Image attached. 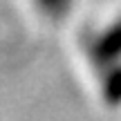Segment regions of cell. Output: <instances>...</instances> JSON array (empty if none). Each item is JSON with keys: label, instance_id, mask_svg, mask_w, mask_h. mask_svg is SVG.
I'll list each match as a JSON object with an SVG mask.
<instances>
[{"label": "cell", "instance_id": "obj_1", "mask_svg": "<svg viewBox=\"0 0 121 121\" xmlns=\"http://www.w3.org/2000/svg\"><path fill=\"white\" fill-rule=\"evenodd\" d=\"M85 60L92 74L121 65V16L101 25L85 43Z\"/></svg>", "mask_w": 121, "mask_h": 121}, {"label": "cell", "instance_id": "obj_2", "mask_svg": "<svg viewBox=\"0 0 121 121\" xmlns=\"http://www.w3.org/2000/svg\"><path fill=\"white\" fill-rule=\"evenodd\" d=\"M78 0H29V7L47 25H63L76 11Z\"/></svg>", "mask_w": 121, "mask_h": 121}]
</instances>
